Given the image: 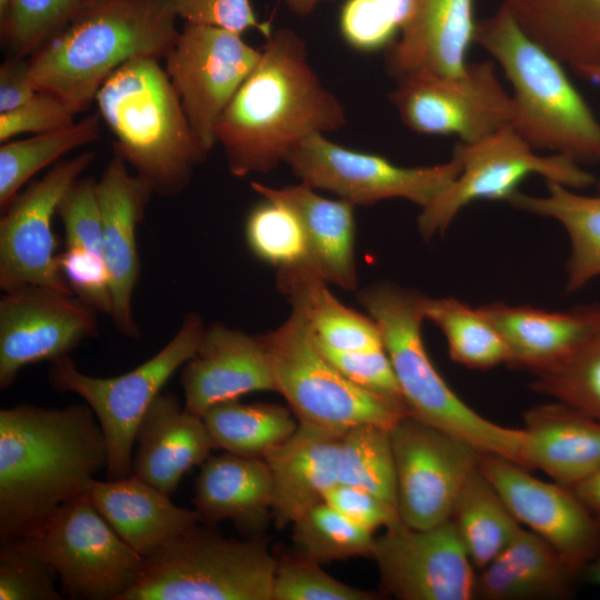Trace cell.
Masks as SVG:
<instances>
[{"mask_svg":"<svg viewBox=\"0 0 600 600\" xmlns=\"http://www.w3.org/2000/svg\"><path fill=\"white\" fill-rule=\"evenodd\" d=\"M177 19L168 0H84L29 58L31 80L82 112L124 63L164 59L179 36Z\"/></svg>","mask_w":600,"mask_h":600,"instance_id":"3957f363","label":"cell"},{"mask_svg":"<svg viewBox=\"0 0 600 600\" xmlns=\"http://www.w3.org/2000/svg\"><path fill=\"white\" fill-rule=\"evenodd\" d=\"M424 317L441 330L456 363L476 370L508 363L509 352L503 339L479 308L453 297H427Z\"/></svg>","mask_w":600,"mask_h":600,"instance_id":"8d00e7d4","label":"cell"},{"mask_svg":"<svg viewBox=\"0 0 600 600\" xmlns=\"http://www.w3.org/2000/svg\"><path fill=\"white\" fill-rule=\"evenodd\" d=\"M580 76L589 79L593 83L600 87V64L582 67L576 70ZM598 188L600 189V179L598 181Z\"/></svg>","mask_w":600,"mask_h":600,"instance_id":"6f0895ef","label":"cell"},{"mask_svg":"<svg viewBox=\"0 0 600 600\" xmlns=\"http://www.w3.org/2000/svg\"><path fill=\"white\" fill-rule=\"evenodd\" d=\"M57 579L37 536L1 541L0 600H61Z\"/></svg>","mask_w":600,"mask_h":600,"instance_id":"b9f144b4","label":"cell"},{"mask_svg":"<svg viewBox=\"0 0 600 600\" xmlns=\"http://www.w3.org/2000/svg\"><path fill=\"white\" fill-rule=\"evenodd\" d=\"M476 29L473 0H409L399 40L387 50V73L393 79L419 70L459 76Z\"/></svg>","mask_w":600,"mask_h":600,"instance_id":"603a6c76","label":"cell"},{"mask_svg":"<svg viewBox=\"0 0 600 600\" xmlns=\"http://www.w3.org/2000/svg\"><path fill=\"white\" fill-rule=\"evenodd\" d=\"M63 226L66 247L101 253L102 219L97 179L79 177L62 196L56 213Z\"/></svg>","mask_w":600,"mask_h":600,"instance_id":"bcb514c9","label":"cell"},{"mask_svg":"<svg viewBox=\"0 0 600 600\" xmlns=\"http://www.w3.org/2000/svg\"><path fill=\"white\" fill-rule=\"evenodd\" d=\"M184 408L201 417L217 403L257 391H276L270 364L258 336L220 322L206 328L181 371Z\"/></svg>","mask_w":600,"mask_h":600,"instance_id":"44dd1931","label":"cell"},{"mask_svg":"<svg viewBox=\"0 0 600 600\" xmlns=\"http://www.w3.org/2000/svg\"><path fill=\"white\" fill-rule=\"evenodd\" d=\"M212 527L201 521L144 557L122 600H272L277 558L268 542Z\"/></svg>","mask_w":600,"mask_h":600,"instance_id":"ba28073f","label":"cell"},{"mask_svg":"<svg viewBox=\"0 0 600 600\" xmlns=\"http://www.w3.org/2000/svg\"><path fill=\"white\" fill-rule=\"evenodd\" d=\"M478 468L516 519L549 543L580 578L600 553V521L573 490L542 481L492 453L480 452Z\"/></svg>","mask_w":600,"mask_h":600,"instance_id":"d6986e66","label":"cell"},{"mask_svg":"<svg viewBox=\"0 0 600 600\" xmlns=\"http://www.w3.org/2000/svg\"><path fill=\"white\" fill-rule=\"evenodd\" d=\"M74 116L59 97L39 90L20 107L0 113V141L2 143L20 134H39L68 127L76 121Z\"/></svg>","mask_w":600,"mask_h":600,"instance_id":"f907efd6","label":"cell"},{"mask_svg":"<svg viewBox=\"0 0 600 600\" xmlns=\"http://www.w3.org/2000/svg\"><path fill=\"white\" fill-rule=\"evenodd\" d=\"M571 489L600 521V468Z\"/></svg>","mask_w":600,"mask_h":600,"instance_id":"db71d44e","label":"cell"},{"mask_svg":"<svg viewBox=\"0 0 600 600\" xmlns=\"http://www.w3.org/2000/svg\"><path fill=\"white\" fill-rule=\"evenodd\" d=\"M534 377L533 391L600 421V332L564 362Z\"/></svg>","mask_w":600,"mask_h":600,"instance_id":"7bdbcfd3","label":"cell"},{"mask_svg":"<svg viewBox=\"0 0 600 600\" xmlns=\"http://www.w3.org/2000/svg\"><path fill=\"white\" fill-rule=\"evenodd\" d=\"M177 18L184 22L217 27L242 34L254 29L266 39L273 29L260 21L250 0H168Z\"/></svg>","mask_w":600,"mask_h":600,"instance_id":"681fc988","label":"cell"},{"mask_svg":"<svg viewBox=\"0 0 600 600\" xmlns=\"http://www.w3.org/2000/svg\"><path fill=\"white\" fill-rule=\"evenodd\" d=\"M323 501L372 533L401 521L397 508L379 496L352 484L336 483L326 492Z\"/></svg>","mask_w":600,"mask_h":600,"instance_id":"816d5d0a","label":"cell"},{"mask_svg":"<svg viewBox=\"0 0 600 600\" xmlns=\"http://www.w3.org/2000/svg\"><path fill=\"white\" fill-rule=\"evenodd\" d=\"M202 318L187 313L170 341L133 370L112 378L81 372L67 354L51 362L50 386L80 396L92 409L108 448L107 479L132 473V449L139 424L171 376L191 359L204 332Z\"/></svg>","mask_w":600,"mask_h":600,"instance_id":"9c48e42d","label":"cell"},{"mask_svg":"<svg viewBox=\"0 0 600 600\" xmlns=\"http://www.w3.org/2000/svg\"><path fill=\"white\" fill-rule=\"evenodd\" d=\"M107 466L106 438L87 403L1 409V541L37 534L61 506L87 496Z\"/></svg>","mask_w":600,"mask_h":600,"instance_id":"6da1fadb","label":"cell"},{"mask_svg":"<svg viewBox=\"0 0 600 600\" xmlns=\"http://www.w3.org/2000/svg\"><path fill=\"white\" fill-rule=\"evenodd\" d=\"M61 272L78 298L98 312L110 316L112 292L110 276L101 253L84 248L66 247L58 254Z\"/></svg>","mask_w":600,"mask_h":600,"instance_id":"c3c4849f","label":"cell"},{"mask_svg":"<svg viewBox=\"0 0 600 600\" xmlns=\"http://www.w3.org/2000/svg\"><path fill=\"white\" fill-rule=\"evenodd\" d=\"M426 296L390 282L360 291L358 300L376 321L411 416L523 467V430L503 427L464 403L436 369L421 326Z\"/></svg>","mask_w":600,"mask_h":600,"instance_id":"8992f818","label":"cell"},{"mask_svg":"<svg viewBox=\"0 0 600 600\" xmlns=\"http://www.w3.org/2000/svg\"><path fill=\"white\" fill-rule=\"evenodd\" d=\"M71 599L122 600L143 558L127 544L88 494L61 506L37 534Z\"/></svg>","mask_w":600,"mask_h":600,"instance_id":"4fadbf2b","label":"cell"},{"mask_svg":"<svg viewBox=\"0 0 600 600\" xmlns=\"http://www.w3.org/2000/svg\"><path fill=\"white\" fill-rule=\"evenodd\" d=\"M297 16H308L322 2L332 0H281Z\"/></svg>","mask_w":600,"mask_h":600,"instance_id":"11a10c76","label":"cell"},{"mask_svg":"<svg viewBox=\"0 0 600 600\" xmlns=\"http://www.w3.org/2000/svg\"><path fill=\"white\" fill-rule=\"evenodd\" d=\"M244 234L252 253L279 269L306 263L308 246L298 217L286 206L263 198L249 212Z\"/></svg>","mask_w":600,"mask_h":600,"instance_id":"60d3db41","label":"cell"},{"mask_svg":"<svg viewBox=\"0 0 600 600\" xmlns=\"http://www.w3.org/2000/svg\"><path fill=\"white\" fill-rule=\"evenodd\" d=\"M99 113L89 114L72 124L9 140L0 147V209L3 212L22 187L43 168L59 162L64 154L97 141L101 134Z\"/></svg>","mask_w":600,"mask_h":600,"instance_id":"d590c367","label":"cell"},{"mask_svg":"<svg viewBox=\"0 0 600 600\" xmlns=\"http://www.w3.org/2000/svg\"><path fill=\"white\" fill-rule=\"evenodd\" d=\"M548 194L534 197L517 191L513 207L560 222L569 234L571 254L567 263V291L574 292L600 276V194L584 196L556 182H547Z\"/></svg>","mask_w":600,"mask_h":600,"instance_id":"1f68e13d","label":"cell"},{"mask_svg":"<svg viewBox=\"0 0 600 600\" xmlns=\"http://www.w3.org/2000/svg\"><path fill=\"white\" fill-rule=\"evenodd\" d=\"M84 0H0V34L8 56L30 58Z\"/></svg>","mask_w":600,"mask_h":600,"instance_id":"ab89813d","label":"cell"},{"mask_svg":"<svg viewBox=\"0 0 600 600\" xmlns=\"http://www.w3.org/2000/svg\"><path fill=\"white\" fill-rule=\"evenodd\" d=\"M213 448L244 457L263 458L298 427L289 408L276 403L220 402L202 416Z\"/></svg>","mask_w":600,"mask_h":600,"instance_id":"836d02e7","label":"cell"},{"mask_svg":"<svg viewBox=\"0 0 600 600\" xmlns=\"http://www.w3.org/2000/svg\"><path fill=\"white\" fill-rule=\"evenodd\" d=\"M389 431L401 521L426 529L449 520L481 451L411 414Z\"/></svg>","mask_w":600,"mask_h":600,"instance_id":"5bb4252c","label":"cell"},{"mask_svg":"<svg viewBox=\"0 0 600 600\" xmlns=\"http://www.w3.org/2000/svg\"><path fill=\"white\" fill-rule=\"evenodd\" d=\"M450 519L477 571L489 564L522 528L479 468L462 488Z\"/></svg>","mask_w":600,"mask_h":600,"instance_id":"e575fe53","label":"cell"},{"mask_svg":"<svg viewBox=\"0 0 600 600\" xmlns=\"http://www.w3.org/2000/svg\"><path fill=\"white\" fill-rule=\"evenodd\" d=\"M453 157L461 163L459 176L418 217V230L428 240L442 233L454 217L477 200L509 201L528 176L538 174L574 190L594 182L579 162L566 156H540L507 126L472 142L459 141Z\"/></svg>","mask_w":600,"mask_h":600,"instance_id":"30bf717a","label":"cell"},{"mask_svg":"<svg viewBox=\"0 0 600 600\" xmlns=\"http://www.w3.org/2000/svg\"><path fill=\"white\" fill-rule=\"evenodd\" d=\"M381 591L399 600L474 599L473 567L451 519L426 529L402 521L374 537Z\"/></svg>","mask_w":600,"mask_h":600,"instance_id":"e0dca14e","label":"cell"},{"mask_svg":"<svg viewBox=\"0 0 600 600\" xmlns=\"http://www.w3.org/2000/svg\"><path fill=\"white\" fill-rule=\"evenodd\" d=\"M97 193L102 219L101 254L112 292L110 317L122 336L138 339L141 333L132 311L140 277L137 230L153 193L116 153L97 180Z\"/></svg>","mask_w":600,"mask_h":600,"instance_id":"ffe728a7","label":"cell"},{"mask_svg":"<svg viewBox=\"0 0 600 600\" xmlns=\"http://www.w3.org/2000/svg\"><path fill=\"white\" fill-rule=\"evenodd\" d=\"M260 49L240 33L183 22L164 57L166 71L189 123L201 146L210 152L224 109L259 61Z\"/></svg>","mask_w":600,"mask_h":600,"instance_id":"9a60e30c","label":"cell"},{"mask_svg":"<svg viewBox=\"0 0 600 600\" xmlns=\"http://www.w3.org/2000/svg\"><path fill=\"white\" fill-rule=\"evenodd\" d=\"M341 436L298 422L292 436L263 457L271 473L277 528L292 524L323 502L339 482Z\"/></svg>","mask_w":600,"mask_h":600,"instance_id":"cb8c5ba5","label":"cell"},{"mask_svg":"<svg viewBox=\"0 0 600 600\" xmlns=\"http://www.w3.org/2000/svg\"><path fill=\"white\" fill-rule=\"evenodd\" d=\"M39 90L29 72V58L8 56L0 66V113L30 100Z\"/></svg>","mask_w":600,"mask_h":600,"instance_id":"f5cc1de1","label":"cell"},{"mask_svg":"<svg viewBox=\"0 0 600 600\" xmlns=\"http://www.w3.org/2000/svg\"><path fill=\"white\" fill-rule=\"evenodd\" d=\"M380 594L337 580L296 553L277 559L272 600H378Z\"/></svg>","mask_w":600,"mask_h":600,"instance_id":"f6af8a7d","label":"cell"},{"mask_svg":"<svg viewBox=\"0 0 600 600\" xmlns=\"http://www.w3.org/2000/svg\"><path fill=\"white\" fill-rule=\"evenodd\" d=\"M192 503L206 523L230 520L244 532L261 530L272 516L267 461L230 452L209 457L196 479Z\"/></svg>","mask_w":600,"mask_h":600,"instance_id":"f1b7e54d","label":"cell"},{"mask_svg":"<svg viewBox=\"0 0 600 600\" xmlns=\"http://www.w3.org/2000/svg\"><path fill=\"white\" fill-rule=\"evenodd\" d=\"M579 576L543 539L521 528L476 576L474 598L553 600L572 594Z\"/></svg>","mask_w":600,"mask_h":600,"instance_id":"f546056e","label":"cell"},{"mask_svg":"<svg viewBox=\"0 0 600 600\" xmlns=\"http://www.w3.org/2000/svg\"><path fill=\"white\" fill-rule=\"evenodd\" d=\"M396 81L389 100L404 126L417 133L453 134L472 142L512 123V97L492 61L468 63L456 77L419 70Z\"/></svg>","mask_w":600,"mask_h":600,"instance_id":"8fae6325","label":"cell"},{"mask_svg":"<svg viewBox=\"0 0 600 600\" xmlns=\"http://www.w3.org/2000/svg\"><path fill=\"white\" fill-rule=\"evenodd\" d=\"M522 461L572 488L600 468V421L554 400L523 418Z\"/></svg>","mask_w":600,"mask_h":600,"instance_id":"484cf974","label":"cell"},{"mask_svg":"<svg viewBox=\"0 0 600 600\" xmlns=\"http://www.w3.org/2000/svg\"><path fill=\"white\" fill-rule=\"evenodd\" d=\"M296 554L318 563L371 557L374 536L321 502L292 524Z\"/></svg>","mask_w":600,"mask_h":600,"instance_id":"f35d334b","label":"cell"},{"mask_svg":"<svg viewBox=\"0 0 600 600\" xmlns=\"http://www.w3.org/2000/svg\"><path fill=\"white\" fill-rule=\"evenodd\" d=\"M474 42L501 67L512 88L511 127L533 148L577 162L600 160V121L563 63L532 40L504 4L477 21Z\"/></svg>","mask_w":600,"mask_h":600,"instance_id":"5b68a950","label":"cell"},{"mask_svg":"<svg viewBox=\"0 0 600 600\" xmlns=\"http://www.w3.org/2000/svg\"><path fill=\"white\" fill-rule=\"evenodd\" d=\"M98 311L74 294L39 286L4 291L0 298V388L20 370L69 354L99 333Z\"/></svg>","mask_w":600,"mask_h":600,"instance_id":"ac0fdd59","label":"cell"},{"mask_svg":"<svg viewBox=\"0 0 600 600\" xmlns=\"http://www.w3.org/2000/svg\"><path fill=\"white\" fill-rule=\"evenodd\" d=\"M251 188L262 198L288 207L298 217L308 246L303 266L327 283L349 291L357 288L354 204L323 198L303 182L283 188L252 182Z\"/></svg>","mask_w":600,"mask_h":600,"instance_id":"4316f807","label":"cell"},{"mask_svg":"<svg viewBox=\"0 0 600 600\" xmlns=\"http://www.w3.org/2000/svg\"><path fill=\"white\" fill-rule=\"evenodd\" d=\"M339 482L366 489L397 508L396 463L389 429L362 423L341 436Z\"/></svg>","mask_w":600,"mask_h":600,"instance_id":"74e56055","label":"cell"},{"mask_svg":"<svg viewBox=\"0 0 600 600\" xmlns=\"http://www.w3.org/2000/svg\"><path fill=\"white\" fill-rule=\"evenodd\" d=\"M498 330L508 366L539 374L564 362L600 332V306L547 311L502 302L478 307Z\"/></svg>","mask_w":600,"mask_h":600,"instance_id":"7402d4cb","label":"cell"},{"mask_svg":"<svg viewBox=\"0 0 600 600\" xmlns=\"http://www.w3.org/2000/svg\"><path fill=\"white\" fill-rule=\"evenodd\" d=\"M92 151L61 160L29 183L2 212L0 220V288L9 291L39 286L74 294L56 253L52 219L69 187L94 160Z\"/></svg>","mask_w":600,"mask_h":600,"instance_id":"2e32d148","label":"cell"},{"mask_svg":"<svg viewBox=\"0 0 600 600\" xmlns=\"http://www.w3.org/2000/svg\"><path fill=\"white\" fill-rule=\"evenodd\" d=\"M291 304L287 320L259 334L276 392L299 423L338 434L371 423L391 429L410 414L406 404L364 390L346 378L321 352L300 296L283 293Z\"/></svg>","mask_w":600,"mask_h":600,"instance_id":"52a82bcc","label":"cell"},{"mask_svg":"<svg viewBox=\"0 0 600 600\" xmlns=\"http://www.w3.org/2000/svg\"><path fill=\"white\" fill-rule=\"evenodd\" d=\"M590 583L600 587V553L597 558L582 571L581 577Z\"/></svg>","mask_w":600,"mask_h":600,"instance_id":"9f6ffc18","label":"cell"},{"mask_svg":"<svg viewBox=\"0 0 600 600\" xmlns=\"http://www.w3.org/2000/svg\"><path fill=\"white\" fill-rule=\"evenodd\" d=\"M277 284L282 293L292 291L300 296L319 343L340 351L384 348L376 321L342 304L327 282L306 266L278 270Z\"/></svg>","mask_w":600,"mask_h":600,"instance_id":"d6a6232c","label":"cell"},{"mask_svg":"<svg viewBox=\"0 0 600 600\" xmlns=\"http://www.w3.org/2000/svg\"><path fill=\"white\" fill-rule=\"evenodd\" d=\"M519 27L574 70L600 64V0H503Z\"/></svg>","mask_w":600,"mask_h":600,"instance_id":"4dcf8cb0","label":"cell"},{"mask_svg":"<svg viewBox=\"0 0 600 600\" xmlns=\"http://www.w3.org/2000/svg\"><path fill=\"white\" fill-rule=\"evenodd\" d=\"M260 50L216 129L227 167L237 178L271 172L307 137L340 130L348 120L294 30L273 31Z\"/></svg>","mask_w":600,"mask_h":600,"instance_id":"7a4b0ae2","label":"cell"},{"mask_svg":"<svg viewBox=\"0 0 600 600\" xmlns=\"http://www.w3.org/2000/svg\"><path fill=\"white\" fill-rule=\"evenodd\" d=\"M287 163L301 182L330 191L352 204L369 206L401 198L428 206L460 173L457 158L429 167H401L373 153L350 150L312 133L287 156Z\"/></svg>","mask_w":600,"mask_h":600,"instance_id":"7c38bea8","label":"cell"},{"mask_svg":"<svg viewBox=\"0 0 600 600\" xmlns=\"http://www.w3.org/2000/svg\"><path fill=\"white\" fill-rule=\"evenodd\" d=\"M317 344L326 358L351 382L364 390L406 404L393 366L384 348L340 351L318 341Z\"/></svg>","mask_w":600,"mask_h":600,"instance_id":"7dc6e473","label":"cell"},{"mask_svg":"<svg viewBox=\"0 0 600 600\" xmlns=\"http://www.w3.org/2000/svg\"><path fill=\"white\" fill-rule=\"evenodd\" d=\"M88 498L142 558L202 521L197 510L174 504L170 494L132 473L118 480H94Z\"/></svg>","mask_w":600,"mask_h":600,"instance_id":"83f0119b","label":"cell"},{"mask_svg":"<svg viewBox=\"0 0 600 600\" xmlns=\"http://www.w3.org/2000/svg\"><path fill=\"white\" fill-rule=\"evenodd\" d=\"M132 474L171 494L182 477L201 466L213 448L203 419L181 407L171 392L159 393L137 434Z\"/></svg>","mask_w":600,"mask_h":600,"instance_id":"d4e9b609","label":"cell"},{"mask_svg":"<svg viewBox=\"0 0 600 600\" xmlns=\"http://www.w3.org/2000/svg\"><path fill=\"white\" fill-rule=\"evenodd\" d=\"M94 102L118 154L152 193L180 194L209 152L198 141L164 68L138 58L116 70Z\"/></svg>","mask_w":600,"mask_h":600,"instance_id":"277c9868","label":"cell"},{"mask_svg":"<svg viewBox=\"0 0 600 600\" xmlns=\"http://www.w3.org/2000/svg\"><path fill=\"white\" fill-rule=\"evenodd\" d=\"M408 9L409 0H346L339 17L341 36L358 51L388 49L400 33Z\"/></svg>","mask_w":600,"mask_h":600,"instance_id":"ee69618b","label":"cell"}]
</instances>
